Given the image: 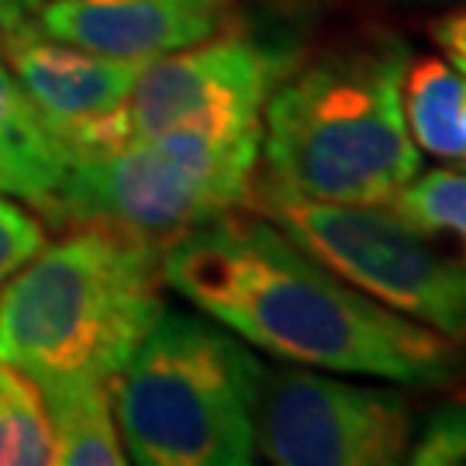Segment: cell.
Segmentation results:
<instances>
[{
	"label": "cell",
	"mask_w": 466,
	"mask_h": 466,
	"mask_svg": "<svg viewBox=\"0 0 466 466\" xmlns=\"http://www.w3.org/2000/svg\"><path fill=\"white\" fill-rule=\"evenodd\" d=\"M163 283L252 350L294 367L411 390L466 380L463 342L377 304L263 215L225 211L169 238Z\"/></svg>",
	"instance_id": "cell-1"
},
{
	"label": "cell",
	"mask_w": 466,
	"mask_h": 466,
	"mask_svg": "<svg viewBox=\"0 0 466 466\" xmlns=\"http://www.w3.org/2000/svg\"><path fill=\"white\" fill-rule=\"evenodd\" d=\"M411 49L380 35L287 73L263 107V180L332 204H390L421 169L404 121Z\"/></svg>",
	"instance_id": "cell-2"
},
{
	"label": "cell",
	"mask_w": 466,
	"mask_h": 466,
	"mask_svg": "<svg viewBox=\"0 0 466 466\" xmlns=\"http://www.w3.org/2000/svg\"><path fill=\"white\" fill-rule=\"evenodd\" d=\"M163 246L115 228L42 249L0 294V363L28 380H115L167 308Z\"/></svg>",
	"instance_id": "cell-3"
},
{
	"label": "cell",
	"mask_w": 466,
	"mask_h": 466,
	"mask_svg": "<svg viewBox=\"0 0 466 466\" xmlns=\"http://www.w3.org/2000/svg\"><path fill=\"white\" fill-rule=\"evenodd\" d=\"M263 363L215 318L163 308L111 380L117 435L138 466H249Z\"/></svg>",
	"instance_id": "cell-4"
},
{
	"label": "cell",
	"mask_w": 466,
	"mask_h": 466,
	"mask_svg": "<svg viewBox=\"0 0 466 466\" xmlns=\"http://www.w3.org/2000/svg\"><path fill=\"white\" fill-rule=\"evenodd\" d=\"M263 135L159 132L66 156L59 218L167 246L252 194Z\"/></svg>",
	"instance_id": "cell-5"
},
{
	"label": "cell",
	"mask_w": 466,
	"mask_h": 466,
	"mask_svg": "<svg viewBox=\"0 0 466 466\" xmlns=\"http://www.w3.org/2000/svg\"><path fill=\"white\" fill-rule=\"evenodd\" d=\"M256 211L377 304L466 342V269L387 204H332L252 180Z\"/></svg>",
	"instance_id": "cell-6"
},
{
	"label": "cell",
	"mask_w": 466,
	"mask_h": 466,
	"mask_svg": "<svg viewBox=\"0 0 466 466\" xmlns=\"http://www.w3.org/2000/svg\"><path fill=\"white\" fill-rule=\"evenodd\" d=\"M415 408L398 383H350L308 367H263L256 450L277 466L404 463Z\"/></svg>",
	"instance_id": "cell-7"
},
{
	"label": "cell",
	"mask_w": 466,
	"mask_h": 466,
	"mask_svg": "<svg viewBox=\"0 0 466 466\" xmlns=\"http://www.w3.org/2000/svg\"><path fill=\"white\" fill-rule=\"evenodd\" d=\"M290 56L242 35L208 38L138 66L121 111L125 138L159 132L263 135V107Z\"/></svg>",
	"instance_id": "cell-8"
},
{
	"label": "cell",
	"mask_w": 466,
	"mask_h": 466,
	"mask_svg": "<svg viewBox=\"0 0 466 466\" xmlns=\"http://www.w3.org/2000/svg\"><path fill=\"white\" fill-rule=\"evenodd\" d=\"M0 35V49L17 86L66 156L125 142L121 111L142 63L111 59L52 38L35 21Z\"/></svg>",
	"instance_id": "cell-9"
},
{
	"label": "cell",
	"mask_w": 466,
	"mask_h": 466,
	"mask_svg": "<svg viewBox=\"0 0 466 466\" xmlns=\"http://www.w3.org/2000/svg\"><path fill=\"white\" fill-rule=\"evenodd\" d=\"M232 0H49L38 28L80 49L149 63L221 35Z\"/></svg>",
	"instance_id": "cell-10"
},
{
	"label": "cell",
	"mask_w": 466,
	"mask_h": 466,
	"mask_svg": "<svg viewBox=\"0 0 466 466\" xmlns=\"http://www.w3.org/2000/svg\"><path fill=\"white\" fill-rule=\"evenodd\" d=\"M66 152L17 86L0 49V194L59 218Z\"/></svg>",
	"instance_id": "cell-11"
},
{
	"label": "cell",
	"mask_w": 466,
	"mask_h": 466,
	"mask_svg": "<svg viewBox=\"0 0 466 466\" xmlns=\"http://www.w3.org/2000/svg\"><path fill=\"white\" fill-rule=\"evenodd\" d=\"M35 387L42 394L46 418H49L52 463H128L121 435H117L111 380H100V377H52V380H38Z\"/></svg>",
	"instance_id": "cell-12"
},
{
	"label": "cell",
	"mask_w": 466,
	"mask_h": 466,
	"mask_svg": "<svg viewBox=\"0 0 466 466\" xmlns=\"http://www.w3.org/2000/svg\"><path fill=\"white\" fill-rule=\"evenodd\" d=\"M400 100L418 149L466 167V73L435 56H411Z\"/></svg>",
	"instance_id": "cell-13"
},
{
	"label": "cell",
	"mask_w": 466,
	"mask_h": 466,
	"mask_svg": "<svg viewBox=\"0 0 466 466\" xmlns=\"http://www.w3.org/2000/svg\"><path fill=\"white\" fill-rule=\"evenodd\" d=\"M387 208L435 246H452V259L466 269V169H418Z\"/></svg>",
	"instance_id": "cell-14"
},
{
	"label": "cell",
	"mask_w": 466,
	"mask_h": 466,
	"mask_svg": "<svg viewBox=\"0 0 466 466\" xmlns=\"http://www.w3.org/2000/svg\"><path fill=\"white\" fill-rule=\"evenodd\" d=\"M52 463V435L42 394L21 370L0 363V466Z\"/></svg>",
	"instance_id": "cell-15"
},
{
	"label": "cell",
	"mask_w": 466,
	"mask_h": 466,
	"mask_svg": "<svg viewBox=\"0 0 466 466\" xmlns=\"http://www.w3.org/2000/svg\"><path fill=\"white\" fill-rule=\"evenodd\" d=\"M404 463L415 466H466V400H450L421 421Z\"/></svg>",
	"instance_id": "cell-16"
},
{
	"label": "cell",
	"mask_w": 466,
	"mask_h": 466,
	"mask_svg": "<svg viewBox=\"0 0 466 466\" xmlns=\"http://www.w3.org/2000/svg\"><path fill=\"white\" fill-rule=\"evenodd\" d=\"M46 249V228L21 204L0 194V283H7L21 267H28Z\"/></svg>",
	"instance_id": "cell-17"
},
{
	"label": "cell",
	"mask_w": 466,
	"mask_h": 466,
	"mask_svg": "<svg viewBox=\"0 0 466 466\" xmlns=\"http://www.w3.org/2000/svg\"><path fill=\"white\" fill-rule=\"evenodd\" d=\"M429 38L452 69L466 73V7L432 17L429 21Z\"/></svg>",
	"instance_id": "cell-18"
},
{
	"label": "cell",
	"mask_w": 466,
	"mask_h": 466,
	"mask_svg": "<svg viewBox=\"0 0 466 466\" xmlns=\"http://www.w3.org/2000/svg\"><path fill=\"white\" fill-rule=\"evenodd\" d=\"M49 0H0V32H15L38 21V11Z\"/></svg>",
	"instance_id": "cell-19"
}]
</instances>
